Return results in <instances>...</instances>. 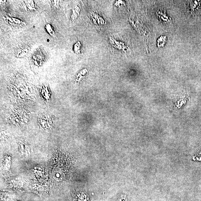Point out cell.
I'll use <instances>...</instances> for the list:
<instances>
[{"label":"cell","instance_id":"cell-1","mask_svg":"<svg viewBox=\"0 0 201 201\" xmlns=\"http://www.w3.org/2000/svg\"><path fill=\"white\" fill-rule=\"evenodd\" d=\"M12 158L10 156L6 155L3 157L2 160V171L5 174H11V165Z\"/></svg>","mask_w":201,"mask_h":201},{"label":"cell","instance_id":"cell-2","mask_svg":"<svg viewBox=\"0 0 201 201\" xmlns=\"http://www.w3.org/2000/svg\"><path fill=\"white\" fill-rule=\"evenodd\" d=\"M20 151L22 155L25 156H28L30 155V150L29 146L27 144H20Z\"/></svg>","mask_w":201,"mask_h":201},{"label":"cell","instance_id":"cell-3","mask_svg":"<svg viewBox=\"0 0 201 201\" xmlns=\"http://www.w3.org/2000/svg\"><path fill=\"white\" fill-rule=\"evenodd\" d=\"M9 24L12 25H20V24H24V23L19 19L16 18H15L9 17H7L5 18Z\"/></svg>","mask_w":201,"mask_h":201},{"label":"cell","instance_id":"cell-4","mask_svg":"<svg viewBox=\"0 0 201 201\" xmlns=\"http://www.w3.org/2000/svg\"><path fill=\"white\" fill-rule=\"evenodd\" d=\"M24 8L28 10H35V4L33 1H26L23 4Z\"/></svg>","mask_w":201,"mask_h":201},{"label":"cell","instance_id":"cell-5","mask_svg":"<svg viewBox=\"0 0 201 201\" xmlns=\"http://www.w3.org/2000/svg\"><path fill=\"white\" fill-rule=\"evenodd\" d=\"M45 28H46V30L47 31V32L50 36L54 37H55V31H54L53 28L52 26L50 24H48L46 25Z\"/></svg>","mask_w":201,"mask_h":201},{"label":"cell","instance_id":"cell-6","mask_svg":"<svg viewBox=\"0 0 201 201\" xmlns=\"http://www.w3.org/2000/svg\"><path fill=\"white\" fill-rule=\"evenodd\" d=\"M29 52V49H24L21 50L17 54L18 57H22L25 56Z\"/></svg>","mask_w":201,"mask_h":201}]
</instances>
